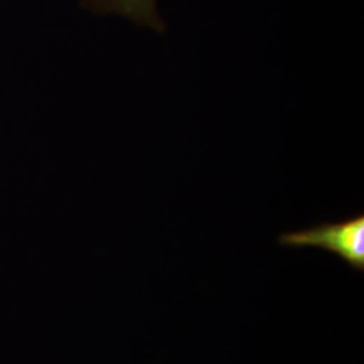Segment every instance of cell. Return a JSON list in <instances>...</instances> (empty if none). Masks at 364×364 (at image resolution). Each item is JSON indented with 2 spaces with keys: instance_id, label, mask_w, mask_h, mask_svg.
Segmentation results:
<instances>
[{
  "instance_id": "1",
  "label": "cell",
  "mask_w": 364,
  "mask_h": 364,
  "mask_svg": "<svg viewBox=\"0 0 364 364\" xmlns=\"http://www.w3.org/2000/svg\"><path fill=\"white\" fill-rule=\"evenodd\" d=\"M278 243L284 247L323 248L338 255L352 269L364 272V215L285 232L279 235Z\"/></svg>"
},
{
  "instance_id": "2",
  "label": "cell",
  "mask_w": 364,
  "mask_h": 364,
  "mask_svg": "<svg viewBox=\"0 0 364 364\" xmlns=\"http://www.w3.org/2000/svg\"><path fill=\"white\" fill-rule=\"evenodd\" d=\"M80 3L93 13L117 14L156 33L166 31V23L156 9V0H80Z\"/></svg>"
}]
</instances>
